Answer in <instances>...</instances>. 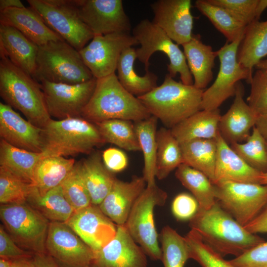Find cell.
<instances>
[{
    "mask_svg": "<svg viewBox=\"0 0 267 267\" xmlns=\"http://www.w3.org/2000/svg\"><path fill=\"white\" fill-rule=\"evenodd\" d=\"M191 229L222 256L237 257L264 241L247 230L217 201L209 209H199L189 221Z\"/></svg>",
    "mask_w": 267,
    "mask_h": 267,
    "instance_id": "1",
    "label": "cell"
},
{
    "mask_svg": "<svg viewBox=\"0 0 267 267\" xmlns=\"http://www.w3.org/2000/svg\"><path fill=\"white\" fill-rule=\"evenodd\" d=\"M0 95L34 125L43 129L51 119L40 83L0 54Z\"/></svg>",
    "mask_w": 267,
    "mask_h": 267,
    "instance_id": "2",
    "label": "cell"
},
{
    "mask_svg": "<svg viewBox=\"0 0 267 267\" xmlns=\"http://www.w3.org/2000/svg\"><path fill=\"white\" fill-rule=\"evenodd\" d=\"M204 91L167 74L161 85L137 98L152 116L171 129L201 110Z\"/></svg>",
    "mask_w": 267,
    "mask_h": 267,
    "instance_id": "3",
    "label": "cell"
},
{
    "mask_svg": "<svg viewBox=\"0 0 267 267\" xmlns=\"http://www.w3.org/2000/svg\"><path fill=\"white\" fill-rule=\"evenodd\" d=\"M151 116L139 99L122 86L115 73L97 79L93 93L82 113V117L93 123L111 119L135 122Z\"/></svg>",
    "mask_w": 267,
    "mask_h": 267,
    "instance_id": "4",
    "label": "cell"
},
{
    "mask_svg": "<svg viewBox=\"0 0 267 267\" xmlns=\"http://www.w3.org/2000/svg\"><path fill=\"white\" fill-rule=\"evenodd\" d=\"M42 134L44 156L90 154L106 143L96 124L82 117L51 119Z\"/></svg>",
    "mask_w": 267,
    "mask_h": 267,
    "instance_id": "5",
    "label": "cell"
},
{
    "mask_svg": "<svg viewBox=\"0 0 267 267\" xmlns=\"http://www.w3.org/2000/svg\"><path fill=\"white\" fill-rule=\"evenodd\" d=\"M94 77L84 63L79 51L64 40L38 46L33 78L38 82L77 84Z\"/></svg>",
    "mask_w": 267,
    "mask_h": 267,
    "instance_id": "6",
    "label": "cell"
},
{
    "mask_svg": "<svg viewBox=\"0 0 267 267\" xmlns=\"http://www.w3.org/2000/svg\"><path fill=\"white\" fill-rule=\"evenodd\" d=\"M132 35L140 47L135 49L136 59L144 65L145 72L149 71V59L156 51L165 54L169 59L167 66L168 74L172 78L179 74L181 82L193 85V77L189 69L185 56L178 45L152 21L145 19L133 29Z\"/></svg>",
    "mask_w": 267,
    "mask_h": 267,
    "instance_id": "7",
    "label": "cell"
},
{
    "mask_svg": "<svg viewBox=\"0 0 267 267\" xmlns=\"http://www.w3.org/2000/svg\"><path fill=\"white\" fill-rule=\"evenodd\" d=\"M0 218L5 230L20 248L32 254L46 253L50 222L27 203L0 205Z\"/></svg>",
    "mask_w": 267,
    "mask_h": 267,
    "instance_id": "8",
    "label": "cell"
},
{
    "mask_svg": "<svg viewBox=\"0 0 267 267\" xmlns=\"http://www.w3.org/2000/svg\"><path fill=\"white\" fill-rule=\"evenodd\" d=\"M167 193L156 184L148 186L138 197L124 224L133 239L152 260H161L162 251L154 219L156 206L164 205Z\"/></svg>",
    "mask_w": 267,
    "mask_h": 267,
    "instance_id": "9",
    "label": "cell"
},
{
    "mask_svg": "<svg viewBox=\"0 0 267 267\" xmlns=\"http://www.w3.org/2000/svg\"><path fill=\"white\" fill-rule=\"evenodd\" d=\"M46 25L80 51L94 35L81 18L75 0H28Z\"/></svg>",
    "mask_w": 267,
    "mask_h": 267,
    "instance_id": "10",
    "label": "cell"
},
{
    "mask_svg": "<svg viewBox=\"0 0 267 267\" xmlns=\"http://www.w3.org/2000/svg\"><path fill=\"white\" fill-rule=\"evenodd\" d=\"M242 39L227 42L216 51L220 63L219 71L214 83L203 92L201 110L218 109L228 98L234 96L237 85L241 80H245L250 84L253 72L241 65L237 58Z\"/></svg>",
    "mask_w": 267,
    "mask_h": 267,
    "instance_id": "11",
    "label": "cell"
},
{
    "mask_svg": "<svg viewBox=\"0 0 267 267\" xmlns=\"http://www.w3.org/2000/svg\"><path fill=\"white\" fill-rule=\"evenodd\" d=\"M214 185L218 203L243 226L267 206V185L222 181Z\"/></svg>",
    "mask_w": 267,
    "mask_h": 267,
    "instance_id": "12",
    "label": "cell"
},
{
    "mask_svg": "<svg viewBox=\"0 0 267 267\" xmlns=\"http://www.w3.org/2000/svg\"><path fill=\"white\" fill-rule=\"evenodd\" d=\"M138 44L134 37L128 33L96 35L79 53L93 76L99 79L115 73L122 52Z\"/></svg>",
    "mask_w": 267,
    "mask_h": 267,
    "instance_id": "13",
    "label": "cell"
},
{
    "mask_svg": "<svg viewBox=\"0 0 267 267\" xmlns=\"http://www.w3.org/2000/svg\"><path fill=\"white\" fill-rule=\"evenodd\" d=\"M96 80L93 77L73 85L41 81L40 83L50 117L58 120L82 117L83 110L93 93Z\"/></svg>",
    "mask_w": 267,
    "mask_h": 267,
    "instance_id": "14",
    "label": "cell"
},
{
    "mask_svg": "<svg viewBox=\"0 0 267 267\" xmlns=\"http://www.w3.org/2000/svg\"><path fill=\"white\" fill-rule=\"evenodd\" d=\"M45 249L61 267H89L94 256V252L64 222H50Z\"/></svg>",
    "mask_w": 267,
    "mask_h": 267,
    "instance_id": "15",
    "label": "cell"
},
{
    "mask_svg": "<svg viewBox=\"0 0 267 267\" xmlns=\"http://www.w3.org/2000/svg\"><path fill=\"white\" fill-rule=\"evenodd\" d=\"M79 15L94 36L130 33L131 24L122 0H75Z\"/></svg>",
    "mask_w": 267,
    "mask_h": 267,
    "instance_id": "16",
    "label": "cell"
},
{
    "mask_svg": "<svg viewBox=\"0 0 267 267\" xmlns=\"http://www.w3.org/2000/svg\"><path fill=\"white\" fill-rule=\"evenodd\" d=\"M66 223L95 252L115 237L117 225L101 210L90 205L74 211Z\"/></svg>",
    "mask_w": 267,
    "mask_h": 267,
    "instance_id": "17",
    "label": "cell"
},
{
    "mask_svg": "<svg viewBox=\"0 0 267 267\" xmlns=\"http://www.w3.org/2000/svg\"><path fill=\"white\" fill-rule=\"evenodd\" d=\"M152 22L177 44L188 42L193 36V17L190 0H158L150 5Z\"/></svg>",
    "mask_w": 267,
    "mask_h": 267,
    "instance_id": "18",
    "label": "cell"
},
{
    "mask_svg": "<svg viewBox=\"0 0 267 267\" xmlns=\"http://www.w3.org/2000/svg\"><path fill=\"white\" fill-rule=\"evenodd\" d=\"M146 256L125 225H117L114 238L94 253L89 267H147Z\"/></svg>",
    "mask_w": 267,
    "mask_h": 267,
    "instance_id": "19",
    "label": "cell"
},
{
    "mask_svg": "<svg viewBox=\"0 0 267 267\" xmlns=\"http://www.w3.org/2000/svg\"><path fill=\"white\" fill-rule=\"evenodd\" d=\"M43 129L22 117L6 104L0 102V136L16 147L41 153L44 150Z\"/></svg>",
    "mask_w": 267,
    "mask_h": 267,
    "instance_id": "20",
    "label": "cell"
},
{
    "mask_svg": "<svg viewBox=\"0 0 267 267\" xmlns=\"http://www.w3.org/2000/svg\"><path fill=\"white\" fill-rule=\"evenodd\" d=\"M244 93L243 86L239 82L233 102L220 118L219 131L228 144L245 141L251 134L250 130L256 125L258 114L244 100Z\"/></svg>",
    "mask_w": 267,
    "mask_h": 267,
    "instance_id": "21",
    "label": "cell"
},
{
    "mask_svg": "<svg viewBox=\"0 0 267 267\" xmlns=\"http://www.w3.org/2000/svg\"><path fill=\"white\" fill-rule=\"evenodd\" d=\"M146 186L143 176H134L130 181L116 178L110 191L98 206L117 225H124L132 207Z\"/></svg>",
    "mask_w": 267,
    "mask_h": 267,
    "instance_id": "22",
    "label": "cell"
},
{
    "mask_svg": "<svg viewBox=\"0 0 267 267\" xmlns=\"http://www.w3.org/2000/svg\"><path fill=\"white\" fill-rule=\"evenodd\" d=\"M217 154L213 184L222 181L263 184L264 173L249 166L223 139L216 138Z\"/></svg>",
    "mask_w": 267,
    "mask_h": 267,
    "instance_id": "23",
    "label": "cell"
},
{
    "mask_svg": "<svg viewBox=\"0 0 267 267\" xmlns=\"http://www.w3.org/2000/svg\"><path fill=\"white\" fill-rule=\"evenodd\" d=\"M0 24L16 29L38 46L63 40L46 25L31 6L10 8L0 11Z\"/></svg>",
    "mask_w": 267,
    "mask_h": 267,
    "instance_id": "24",
    "label": "cell"
},
{
    "mask_svg": "<svg viewBox=\"0 0 267 267\" xmlns=\"http://www.w3.org/2000/svg\"><path fill=\"white\" fill-rule=\"evenodd\" d=\"M38 46L16 29L0 24V55L6 56L16 66L33 77Z\"/></svg>",
    "mask_w": 267,
    "mask_h": 267,
    "instance_id": "25",
    "label": "cell"
},
{
    "mask_svg": "<svg viewBox=\"0 0 267 267\" xmlns=\"http://www.w3.org/2000/svg\"><path fill=\"white\" fill-rule=\"evenodd\" d=\"M182 46L193 85L204 90L213 79L217 52L211 45L203 44L199 35L193 34L190 41Z\"/></svg>",
    "mask_w": 267,
    "mask_h": 267,
    "instance_id": "26",
    "label": "cell"
},
{
    "mask_svg": "<svg viewBox=\"0 0 267 267\" xmlns=\"http://www.w3.org/2000/svg\"><path fill=\"white\" fill-rule=\"evenodd\" d=\"M79 162L91 203L99 205L110 191L116 178L105 166L101 154L98 151L92 152Z\"/></svg>",
    "mask_w": 267,
    "mask_h": 267,
    "instance_id": "27",
    "label": "cell"
},
{
    "mask_svg": "<svg viewBox=\"0 0 267 267\" xmlns=\"http://www.w3.org/2000/svg\"><path fill=\"white\" fill-rule=\"evenodd\" d=\"M221 117L219 109L201 110L171 130L179 143L197 139H216Z\"/></svg>",
    "mask_w": 267,
    "mask_h": 267,
    "instance_id": "28",
    "label": "cell"
},
{
    "mask_svg": "<svg viewBox=\"0 0 267 267\" xmlns=\"http://www.w3.org/2000/svg\"><path fill=\"white\" fill-rule=\"evenodd\" d=\"M73 158L42 155L34 169L33 185L41 196L61 184L75 164Z\"/></svg>",
    "mask_w": 267,
    "mask_h": 267,
    "instance_id": "29",
    "label": "cell"
},
{
    "mask_svg": "<svg viewBox=\"0 0 267 267\" xmlns=\"http://www.w3.org/2000/svg\"><path fill=\"white\" fill-rule=\"evenodd\" d=\"M267 56V20H255L245 28L244 37L239 45L237 58L245 68L253 69Z\"/></svg>",
    "mask_w": 267,
    "mask_h": 267,
    "instance_id": "30",
    "label": "cell"
},
{
    "mask_svg": "<svg viewBox=\"0 0 267 267\" xmlns=\"http://www.w3.org/2000/svg\"><path fill=\"white\" fill-rule=\"evenodd\" d=\"M135 49L130 47L121 53L117 67L118 79L122 86L136 97L143 95L157 87L158 77L149 70L140 76L135 72Z\"/></svg>",
    "mask_w": 267,
    "mask_h": 267,
    "instance_id": "31",
    "label": "cell"
},
{
    "mask_svg": "<svg viewBox=\"0 0 267 267\" xmlns=\"http://www.w3.org/2000/svg\"><path fill=\"white\" fill-rule=\"evenodd\" d=\"M184 164L204 174L213 183L217 154L216 139L180 143Z\"/></svg>",
    "mask_w": 267,
    "mask_h": 267,
    "instance_id": "32",
    "label": "cell"
},
{
    "mask_svg": "<svg viewBox=\"0 0 267 267\" xmlns=\"http://www.w3.org/2000/svg\"><path fill=\"white\" fill-rule=\"evenodd\" d=\"M27 203L50 222H66L75 211L65 198L60 185L41 196L34 186Z\"/></svg>",
    "mask_w": 267,
    "mask_h": 267,
    "instance_id": "33",
    "label": "cell"
},
{
    "mask_svg": "<svg viewBox=\"0 0 267 267\" xmlns=\"http://www.w3.org/2000/svg\"><path fill=\"white\" fill-rule=\"evenodd\" d=\"M41 156L42 153L16 147L0 139V167L26 182L33 184L34 169Z\"/></svg>",
    "mask_w": 267,
    "mask_h": 267,
    "instance_id": "34",
    "label": "cell"
},
{
    "mask_svg": "<svg viewBox=\"0 0 267 267\" xmlns=\"http://www.w3.org/2000/svg\"><path fill=\"white\" fill-rule=\"evenodd\" d=\"M158 119L153 116L134 123L144 159L143 177L147 186L156 184V134Z\"/></svg>",
    "mask_w": 267,
    "mask_h": 267,
    "instance_id": "35",
    "label": "cell"
},
{
    "mask_svg": "<svg viewBox=\"0 0 267 267\" xmlns=\"http://www.w3.org/2000/svg\"><path fill=\"white\" fill-rule=\"evenodd\" d=\"M156 140V178L162 180L184 162L180 143L171 129L162 127L157 130Z\"/></svg>",
    "mask_w": 267,
    "mask_h": 267,
    "instance_id": "36",
    "label": "cell"
},
{
    "mask_svg": "<svg viewBox=\"0 0 267 267\" xmlns=\"http://www.w3.org/2000/svg\"><path fill=\"white\" fill-rule=\"evenodd\" d=\"M175 176L196 199L199 209L208 210L216 203L214 184L201 172L183 163L176 169Z\"/></svg>",
    "mask_w": 267,
    "mask_h": 267,
    "instance_id": "37",
    "label": "cell"
},
{
    "mask_svg": "<svg viewBox=\"0 0 267 267\" xmlns=\"http://www.w3.org/2000/svg\"><path fill=\"white\" fill-rule=\"evenodd\" d=\"M195 7L212 23L229 43L243 38L246 26L223 8L207 0H197Z\"/></svg>",
    "mask_w": 267,
    "mask_h": 267,
    "instance_id": "38",
    "label": "cell"
},
{
    "mask_svg": "<svg viewBox=\"0 0 267 267\" xmlns=\"http://www.w3.org/2000/svg\"><path fill=\"white\" fill-rule=\"evenodd\" d=\"M106 143L127 151H140L134 124L123 119H111L94 123Z\"/></svg>",
    "mask_w": 267,
    "mask_h": 267,
    "instance_id": "39",
    "label": "cell"
},
{
    "mask_svg": "<svg viewBox=\"0 0 267 267\" xmlns=\"http://www.w3.org/2000/svg\"><path fill=\"white\" fill-rule=\"evenodd\" d=\"M162 259L164 267H184L190 259L189 247L184 237L169 225L161 232Z\"/></svg>",
    "mask_w": 267,
    "mask_h": 267,
    "instance_id": "40",
    "label": "cell"
},
{
    "mask_svg": "<svg viewBox=\"0 0 267 267\" xmlns=\"http://www.w3.org/2000/svg\"><path fill=\"white\" fill-rule=\"evenodd\" d=\"M230 146L249 166L263 173L267 172V142L255 126L244 143Z\"/></svg>",
    "mask_w": 267,
    "mask_h": 267,
    "instance_id": "41",
    "label": "cell"
},
{
    "mask_svg": "<svg viewBox=\"0 0 267 267\" xmlns=\"http://www.w3.org/2000/svg\"><path fill=\"white\" fill-rule=\"evenodd\" d=\"M34 186L0 167V205L27 203Z\"/></svg>",
    "mask_w": 267,
    "mask_h": 267,
    "instance_id": "42",
    "label": "cell"
},
{
    "mask_svg": "<svg viewBox=\"0 0 267 267\" xmlns=\"http://www.w3.org/2000/svg\"><path fill=\"white\" fill-rule=\"evenodd\" d=\"M184 237L189 247L190 258L202 267H236L205 243L196 231L190 229Z\"/></svg>",
    "mask_w": 267,
    "mask_h": 267,
    "instance_id": "43",
    "label": "cell"
},
{
    "mask_svg": "<svg viewBox=\"0 0 267 267\" xmlns=\"http://www.w3.org/2000/svg\"><path fill=\"white\" fill-rule=\"evenodd\" d=\"M60 186L65 198L75 211L92 204L81 172L80 162L75 163Z\"/></svg>",
    "mask_w": 267,
    "mask_h": 267,
    "instance_id": "44",
    "label": "cell"
},
{
    "mask_svg": "<svg viewBox=\"0 0 267 267\" xmlns=\"http://www.w3.org/2000/svg\"><path fill=\"white\" fill-rule=\"evenodd\" d=\"M222 7L246 26L255 20H259L267 8V0H207Z\"/></svg>",
    "mask_w": 267,
    "mask_h": 267,
    "instance_id": "45",
    "label": "cell"
},
{
    "mask_svg": "<svg viewBox=\"0 0 267 267\" xmlns=\"http://www.w3.org/2000/svg\"><path fill=\"white\" fill-rule=\"evenodd\" d=\"M250 84L247 103L258 115L267 108V70L257 69Z\"/></svg>",
    "mask_w": 267,
    "mask_h": 267,
    "instance_id": "46",
    "label": "cell"
},
{
    "mask_svg": "<svg viewBox=\"0 0 267 267\" xmlns=\"http://www.w3.org/2000/svg\"><path fill=\"white\" fill-rule=\"evenodd\" d=\"M229 261L236 267L267 266V241H264Z\"/></svg>",
    "mask_w": 267,
    "mask_h": 267,
    "instance_id": "47",
    "label": "cell"
},
{
    "mask_svg": "<svg viewBox=\"0 0 267 267\" xmlns=\"http://www.w3.org/2000/svg\"><path fill=\"white\" fill-rule=\"evenodd\" d=\"M199 206L196 199L187 193H180L174 199L171 206L174 216L178 221H190L197 213Z\"/></svg>",
    "mask_w": 267,
    "mask_h": 267,
    "instance_id": "48",
    "label": "cell"
},
{
    "mask_svg": "<svg viewBox=\"0 0 267 267\" xmlns=\"http://www.w3.org/2000/svg\"><path fill=\"white\" fill-rule=\"evenodd\" d=\"M33 254L20 248L13 241L2 224L0 225V257L11 259L29 257Z\"/></svg>",
    "mask_w": 267,
    "mask_h": 267,
    "instance_id": "49",
    "label": "cell"
},
{
    "mask_svg": "<svg viewBox=\"0 0 267 267\" xmlns=\"http://www.w3.org/2000/svg\"><path fill=\"white\" fill-rule=\"evenodd\" d=\"M101 156L105 166L114 174L124 171L128 165L127 155L117 148L110 147L105 149Z\"/></svg>",
    "mask_w": 267,
    "mask_h": 267,
    "instance_id": "50",
    "label": "cell"
},
{
    "mask_svg": "<svg viewBox=\"0 0 267 267\" xmlns=\"http://www.w3.org/2000/svg\"><path fill=\"white\" fill-rule=\"evenodd\" d=\"M244 227L253 234L267 233V206Z\"/></svg>",
    "mask_w": 267,
    "mask_h": 267,
    "instance_id": "51",
    "label": "cell"
},
{
    "mask_svg": "<svg viewBox=\"0 0 267 267\" xmlns=\"http://www.w3.org/2000/svg\"><path fill=\"white\" fill-rule=\"evenodd\" d=\"M35 267H61L47 253H38L33 255Z\"/></svg>",
    "mask_w": 267,
    "mask_h": 267,
    "instance_id": "52",
    "label": "cell"
},
{
    "mask_svg": "<svg viewBox=\"0 0 267 267\" xmlns=\"http://www.w3.org/2000/svg\"><path fill=\"white\" fill-rule=\"evenodd\" d=\"M255 127L267 142V108L258 115Z\"/></svg>",
    "mask_w": 267,
    "mask_h": 267,
    "instance_id": "53",
    "label": "cell"
},
{
    "mask_svg": "<svg viewBox=\"0 0 267 267\" xmlns=\"http://www.w3.org/2000/svg\"><path fill=\"white\" fill-rule=\"evenodd\" d=\"M25 6L19 0H0V11L10 8H23Z\"/></svg>",
    "mask_w": 267,
    "mask_h": 267,
    "instance_id": "54",
    "label": "cell"
},
{
    "mask_svg": "<svg viewBox=\"0 0 267 267\" xmlns=\"http://www.w3.org/2000/svg\"><path fill=\"white\" fill-rule=\"evenodd\" d=\"M11 267H35L33 256L14 260Z\"/></svg>",
    "mask_w": 267,
    "mask_h": 267,
    "instance_id": "55",
    "label": "cell"
},
{
    "mask_svg": "<svg viewBox=\"0 0 267 267\" xmlns=\"http://www.w3.org/2000/svg\"><path fill=\"white\" fill-rule=\"evenodd\" d=\"M14 260L0 257V267H11Z\"/></svg>",
    "mask_w": 267,
    "mask_h": 267,
    "instance_id": "56",
    "label": "cell"
},
{
    "mask_svg": "<svg viewBox=\"0 0 267 267\" xmlns=\"http://www.w3.org/2000/svg\"><path fill=\"white\" fill-rule=\"evenodd\" d=\"M257 69L267 70V59L261 60L255 66Z\"/></svg>",
    "mask_w": 267,
    "mask_h": 267,
    "instance_id": "57",
    "label": "cell"
},
{
    "mask_svg": "<svg viewBox=\"0 0 267 267\" xmlns=\"http://www.w3.org/2000/svg\"><path fill=\"white\" fill-rule=\"evenodd\" d=\"M263 184L267 185V172L264 173Z\"/></svg>",
    "mask_w": 267,
    "mask_h": 267,
    "instance_id": "58",
    "label": "cell"
},
{
    "mask_svg": "<svg viewBox=\"0 0 267 267\" xmlns=\"http://www.w3.org/2000/svg\"><path fill=\"white\" fill-rule=\"evenodd\" d=\"M267 267V266H266V267Z\"/></svg>",
    "mask_w": 267,
    "mask_h": 267,
    "instance_id": "59",
    "label": "cell"
}]
</instances>
